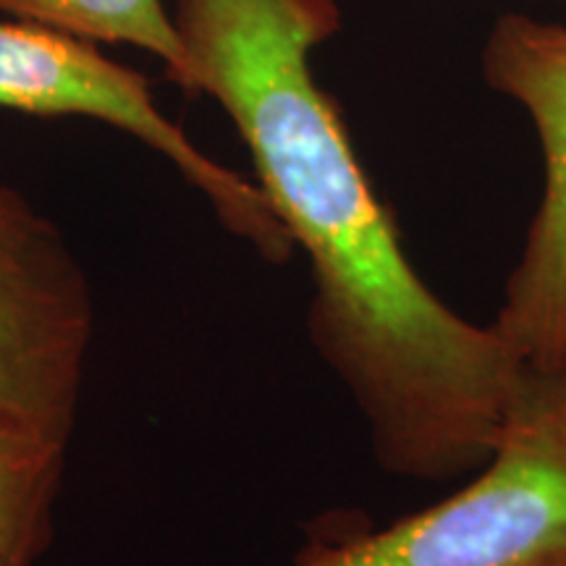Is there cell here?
<instances>
[{
    "mask_svg": "<svg viewBox=\"0 0 566 566\" xmlns=\"http://www.w3.org/2000/svg\"><path fill=\"white\" fill-rule=\"evenodd\" d=\"M0 108L87 116L132 134L171 160L208 197L226 229L258 247L265 260L292 258V239L258 181H247L205 155L163 116L145 76L105 59L90 40L34 21L0 19Z\"/></svg>",
    "mask_w": 566,
    "mask_h": 566,
    "instance_id": "cell-3",
    "label": "cell"
},
{
    "mask_svg": "<svg viewBox=\"0 0 566 566\" xmlns=\"http://www.w3.org/2000/svg\"><path fill=\"white\" fill-rule=\"evenodd\" d=\"M176 82L221 103L313 273L307 328L386 472L446 483L488 462L530 367L409 263L310 53L342 30L336 0H179Z\"/></svg>",
    "mask_w": 566,
    "mask_h": 566,
    "instance_id": "cell-1",
    "label": "cell"
},
{
    "mask_svg": "<svg viewBox=\"0 0 566 566\" xmlns=\"http://www.w3.org/2000/svg\"><path fill=\"white\" fill-rule=\"evenodd\" d=\"M564 373H566V370H564Z\"/></svg>",
    "mask_w": 566,
    "mask_h": 566,
    "instance_id": "cell-8",
    "label": "cell"
},
{
    "mask_svg": "<svg viewBox=\"0 0 566 566\" xmlns=\"http://www.w3.org/2000/svg\"><path fill=\"white\" fill-rule=\"evenodd\" d=\"M0 13L90 42H126L158 55L176 84L187 66L181 34L160 0H0Z\"/></svg>",
    "mask_w": 566,
    "mask_h": 566,
    "instance_id": "cell-7",
    "label": "cell"
},
{
    "mask_svg": "<svg viewBox=\"0 0 566 566\" xmlns=\"http://www.w3.org/2000/svg\"><path fill=\"white\" fill-rule=\"evenodd\" d=\"M485 82L522 105L543 158V192L509 273L495 331L522 365L566 370V27L506 13L483 48Z\"/></svg>",
    "mask_w": 566,
    "mask_h": 566,
    "instance_id": "cell-5",
    "label": "cell"
},
{
    "mask_svg": "<svg viewBox=\"0 0 566 566\" xmlns=\"http://www.w3.org/2000/svg\"><path fill=\"white\" fill-rule=\"evenodd\" d=\"M294 566H566V373L527 370L493 454L433 506L315 522Z\"/></svg>",
    "mask_w": 566,
    "mask_h": 566,
    "instance_id": "cell-2",
    "label": "cell"
},
{
    "mask_svg": "<svg viewBox=\"0 0 566 566\" xmlns=\"http://www.w3.org/2000/svg\"><path fill=\"white\" fill-rule=\"evenodd\" d=\"M90 342L80 260L45 216L0 184V422L69 438Z\"/></svg>",
    "mask_w": 566,
    "mask_h": 566,
    "instance_id": "cell-4",
    "label": "cell"
},
{
    "mask_svg": "<svg viewBox=\"0 0 566 566\" xmlns=\"http://www.w3.org/2000/svg\"><path fill=\"white\" fill-rule=\"evenodd\" d=\"M69 438L0 422V566H38L53 541Z\"/></svg>",
    "mask_w": 566,
    "mask_h": 566,
    "instance_id": "cell-6",
    "label": "cell"
}]
</instances>
